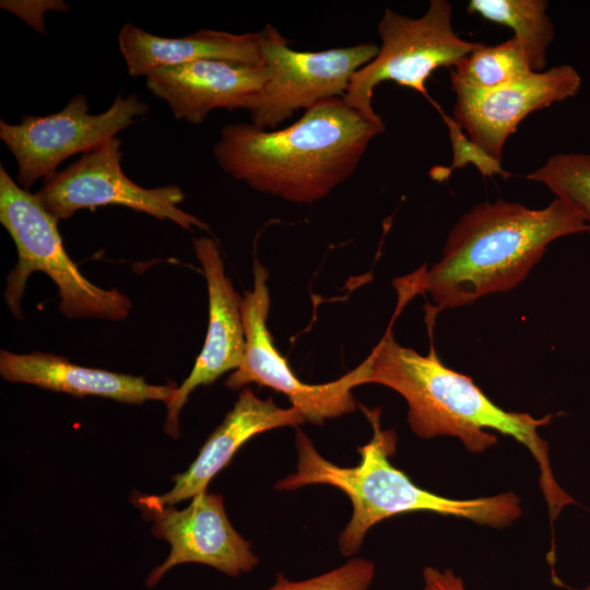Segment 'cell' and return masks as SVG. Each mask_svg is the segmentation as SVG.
I'll list each match as a JSON object with an SVG mask.
<instances>
[{
  "instance_id": "cell-1",
  "label": "cell",
  "mask_w": 590,
  "mask_h": 590,
  "mask_svg": "<svg viewBox=\"0 0 590 590\" xmlns=\"http://www.w3.org/2000/svg\"><path fill=\"white\" fill-rule=\"evenodd\" d=\"M582 232H589L585 220L559 198L540 210L502 199L480 203L455 224L436 264L396 279L393 285L405 303L429 293L435 306L426 309L436 315L516 287L548 244Z\"/></svg>"
},
{
  "instance_id": "cell-2",
  "label": "cell",
  "mask_w": 590,
  "mask_h": 590,
  "mask_svg": "<svg viewBox=\"0 0 590 590\" xmlns=\"http://www.w3.org/2000/svg\"><path fill=\"white\" fill-rule=\"evenodd\" d=\"M393 319L394 316L379 343L361 363L363 384L384 385L400 393L408 403V423L421 438L457 437L472 453H481L497 442V437L486 429L521 442L539 465V483L553 522L564 506L575 503L556 482L548 444L538 433L553 415L535 418L499 408L472 378L440 362L432 338L427 355L397 343L391 331Z\"/></svg>"
},
{
  "instance_id": "cell-3",
  "label": "cell",
  "mask_w": 590,
  "mask_h": 590,
  "mask_svg": "<svg viewBox=\"0 0 590 590\" xmlns=\"http://www.w3.org/2000/svg\"><path fill=\"white\" fill-rule=\"evenodd\" d=\"M385 126L349 107L342 97L321 101L293 125L263 130L229 123L213 146L220 167L249 187L294 203L327 197L357 168Z\"/></svg>"
},
{
  "instance_id": "cell-4",
  "label": "cell",
  "mask_w": 590,
  "mask_h": 590,
  "mask_svg": "<svg viewBox=\"0 0 590 590\" xmlns=\"http://www.w3.org/2000/svg\"><path fill=\"white\" fill-rule=\"evenodd\" d=\"M373 427V437L358 447L359 463L339 467L324 459L310 438L296 429V472L275 483L278 491H294L309 484H328L344 492L352 502V518L339 536V550L350 556L357 553L367 531L379 521L411 511H432L464 518L479 524L504 528L521 514L520 498L514 493L489 497L453 499L430 493L412 482L390 461L396 451L393 429L380 426V409L358 403Z\"/></svg>"
},
{
  "instance_id": "cell-5",
  "label": "cell",
  "mask_w": 590,
  "mask_h": 590,
  "mask_svg": "<svg viewBox=\"0 0 590 590\" xmlns=\"http://www.w3.org/2000/svg\"><path fill=\"white\" fill-rule=\"evenodd\" d=\"M0 222L12 237L19 260L7 278L5 303L23 318L21 299L28 276L40 271L57 285L59 309L67 318H99L120 321L132 308L128 296L116 288L91 283L68 256L58 231V220L12 179L0 165Z\"/></svg>"
},
{
  "instance_id": "cell-6",
  "label": "cell",
  "mask_w": 590,
  "mask_h": 590,
  "mask_svg": "<svg viewBox=\"0 0 590 590\" xmlns=\"http://www.w3.org/2000/svg\"><path fill=\"white\" fill-rule=\"evenodd\" d=\"M451 19L452 7L447 0H432L418 19L386 9L377 27L379 51L353 74L343 102L374 123L385 126L373 108L374 90L379 83L390 80L428 97L426 81L436 69L455 67L482 45L459 37Z\"/></svg>"
},
{
  "instance_id": "cell-7",
  "label": "cell",
  "mask_w": 590,
  "mask_h": 590,
  "mask_svg": "<svg viewBox=\"0 0 590 590\" xmlns=\"http://www.w3.org/2000/svg\"><path fill=\"white\" fill-rule=\"evenodd\" d=\"M148 111L149 105L133 93L118 94L108 109L92 115L86 97L78 94L50 115H24L14 125L1 119L0 139L16 161V182L28 190L37 180L57 174L64 160L103 145Z\"/></svg>"
},
{
  "instance_id": "cell-8",
  "label": "cell",
  "mask_w": 590,
  "mask_h": 590,
  "mask_svg": "<svg viewBox=\"0 0 590 590\" xmlns=\"http://www.w3.org/2000/svg\"><path fill=\"white\" fill-rule=\"evenodd\" d=\"M267 81L249 109L251 123L273 130L299 109L343 97L353 74L378 54L375 44L297 51L271 24L260 31Z\"/></svg>"
},
{
  "instance_id": "cell-9",
  "label": "cell",
  "mask_w": 590,
  "mask_h": 590,
  "mask_svg": "<svg viewBox=\"0 0 590 590\" xmlns=\"http://www.w3.org/2000/svg\"><path fill=\"white\" fill-rule=\"evenodd\" d=\"M252 271L253 288L246 292L240 304L245 353L238 368L226 378L225 386L238 390L255 382L282 392L305 421L316 425L353 412L356 401L352 389L363 385L362 364L330 382L310 385L299 380L286 358L275 349L267 326L270 310L269 272L258 259H255Z\"/></svg>"
},
{
  "instance_id": "cell-10",
  "label": "cell",
  "mask_w": 590,
  "mask_h": 590,
  "mask_svg": "<svg viewBox=\"0 0 590 590\" xmlns=\"http://www.w3.org/2000/svg\"><path fill=\"white\" fill-rule=\"evenodd\" d=\"M121 157V140L116 137L45 180L35 194L58 221L82 209L121 205L173 221L190 232L193 227L208 229L206 223L178 206L185 199L179 186L141 187L125 175Z\"/></svg>"
},
{
  "instance_id": "cell-11",
  "label": "cell",
  "mask_w": 590,
  "mask_h": 590,
  "mask_svg": "<svg viewBox=\"0 0 590 590\" xmlns=\"http://www.w3.org/2000/svg\"><path fill=\"white\" fill-rule=\"evenodd\" d=\"M456 94L453 120L491 157L500 161L504 145L531 113L575 96L581 85L570 64L531 72L517 81L477 88L450 76Z\"/></svg>"
},
{
  "instance_id": "cell-12",
  "label": "cell",
  "mask_w": 590,
  "mask_h": 590,
  "mask_svg": "<svg viewBox=\"0 0 590 590\" xmlns=\"http://www.w3.org/2000/svg\"><path fill=\"white\" fill-rule=\"evenodd\" d=\"M140 508L152 520L153 535L170 545L166 559L149 574V588L184 563L204 564L229 577L248 573L259 563L251 544L231 524L219 494L199 493L180 510L170 505Z\"/></svg>"
},
{
  "instance_id": "cell-13",
  "label": "cell",
  "mask_w": 590,
  "mask_h": 590,
  "mask_svg": "<svg viewBox=\"0 0 590 590\" xmlns=\"http://www.w3.org/2000/svg\"><path fill=\"white\" fill-rule=\"evenodd\" d=\"M192 245L206 281L209 324L190 375L166 403L164 429L173 438L180 436L179 413L191 392L199 386L212 384L224 373L237 369L246 344L240 312L243 297L225 273L217 244L210 237H199Z\"/></svg>"
},
{
  "instance_id": "cell-14",
  "label": "cell",
  "mask_w": 590,
  "mask_h": 590,
  "mask_svg": "<svg viewBox=\"0 0 590 590\" xmlns=\"http://www.w3.org/2000/svg\"><path fill=\"white\" fill-rule=\"evenodd\" d=\"M267 75L266 66L198 60L156 69L145 79L176 119L198 125L214 109L249 111Z\"/></svg>"
},
{
  "instance_id": "cell-15",
  "label": "cell",
  "mask_w": 590,
  "mask_h": 590,
  "mask_svg": "<svg viewBox=\"0 0 590 590\" xmlns=\"http://www.w3.org/2000/svg\"><path fill=\"white\" fill-rule=\"evenodd\" d=\"M305 422L294 406H278L272 398L262 400L245 387L221 425L208 437L198 457L182 473L173 477L174 487L163 495H140L137 507L173 506L205 492L209 482L232 460L236 451L253 436L278 427H297Z\"/></svg>"
},
{
  "instance_id": "cell-16",
  "label": "cell",
  "mask_w": 590,
  "mask_h": 590,
  "mask_svg": "<svg viewBox=\"0 0 590 590\" xmlns=\"http://www.w3.org/2000/svg\"><path fill=\"white\" fill-rule=\"evenodd\" d=\"M0 375L10 382H22L76 397L97 396L119 402L141 404L149 400L167 403L177 390L175 382L158 386L132 376L90 368L51 353L16 354L0 351Z\"/></svg>"
},
{
  "instance_id": "cell-17",
  "label": "cell",
  "mask_w": 590,
  "mask_h": 590,
  "mask_svg": "<svg viewBox=\"0 0 590 590\" xmlns=\"http://www.w3.org/2000/svg\"><path fill=\"white\" fill-rule=\"evenodd\" d=\"M118 45L132 78H146L156 69L198 60L264 66L260 32L233 34L200 30L181 37H164L127 23L118 33Z\"/></svg>"
},
{
  "instance_id": "cell-18",
  "label": "cell",
  "mask_w": 590,
  "mask_h": 590,
  "mask_svg": "<svg viewBox=\"0 0 590 590\" xmlns=\"http://www.w3.org/2000/svg\"><path fill=\"white\" fill-rule=\"evenodd\" d=\"M545 0H471L467 11L487 21L508 26L523 48L533 72L546 66V50L555 28L546 13Z\"/></svg>"
},
{
  "instance_id": "cell-19",
  "label": "cell",
  "mask_w": 590,
  "mask_h": 590,
  "mask_svg": "<svg viewBox=\"0 0 590 590\" xmlns=\"http://www.w3.org/2000/svg\"><path fill=\"white\" fill-rule=\"evenodd\" d=\"M531 72L523 48L512 36L495 46L481 45L456 63L450 76L473 87L493 88Z\"/></svg>"
},
{
  "instance_id": "cell-20",
  "label": "cell",
  "mask_w": 590,
  "mask_h": 590,
  "mask_svg": "<svg viewBox=\"0 0 590 590\" xmlns=\"http://www.w3.org/2000/svg\"><path fill=\"white\" fill-rule=\"evenodd\" d=\"M527 178L545 185L556 198L575 209L590 234V153H559Z\"/></svg>"
},
{
  "instance_id": "cell-21",
  "label": "cell",
  "mask_w": 590,
  "mask_h": 590,
  "mask_svg": "<svg viewBox=\"0 0 590 590\" xmlns=\"http://www.w3.org/2000/svg\"><path fill=\"white\" fill-rule=\"evenodd\" d=\"M375 577V565L365 558H351L330 571L300 581L278 574L267 590H368Z\"/></svg>"
},
{
  "instance_id": "cell-22",
  "label": "cell",
  "mask_w": 590,
  "mask_h": 590,
  "mask_svg": "<svg viewBox=\"0 0 590 590\" xmlns=\"http://www.w3.org/2000/svg\"><path fill=\"white\" fill-rule=\"evenodd\" d=\"M440 113L449 129V138L453 152V163L451 168L462 167L468 163H473L483 176H492L494 174H498L503 178H508L510 176L509 173L502 168L500 161L491 157L474 144L467 134L462 133V128L453 120V118L442 111Z\"/></svg>"
},
{
  "instance_id": "cell-23",
  "label": "cell",
  "mask_w": 590,
  "mask_h": 590,
  "mask_svg": "<svg viewBox=\"0 0 590 590\" xmlns=\"http://www.w3.org/2000/svg\"><path fill=\"white\" fill-rule=\"evenodd\" d=\"M1 8L13 12L28 23L37 33L45 34L44 12L47 10L68 11L62 1H1Z\"/></svg>"
},
{
  "instance_id": "cell-24",
  "label": "cell",
  "mask_w": 590,
  "mask_h": 590,
  "mask_svg": "<svg viewBox=\"0 0 590 590\" xmlns=\"http://www.w3.org/2000/svg\"><path fill=\"white\" fill-rule=\"evenodd\" d=\"M423 590H467L461 577L451 569L439 570L434 567H425L423 570Z\"/></svg>"
},
{
  "instance_id": "cell-25",
  "label": "cell",
  "mask_w": 590,
  "mask_h": 590,
  "mask_svg": "<svg viewBox=\"0 0 590 590\" xmlns=\"http://www.w3.org/2000/svg\"><path fill=\"white\" fill-rule=\"evenodd\" d=\"M578 590H590V585L587 586V587H585V588H582V589H578Z\"/></svg>"
}]
</instances>
